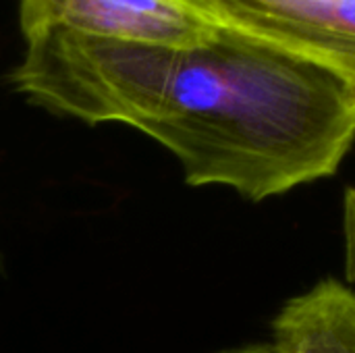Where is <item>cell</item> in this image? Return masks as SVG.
Listing matches in <instances>:
<instances>
[{
  "mask_svg": "<svg viewBox=\"0 0 355 353\" xmlns=\"http://www.w3.org/2000/svg\"><path fill=\"white\" fill-rule=\"evenodd\" d=\"M23 40L67 31L96 40L187 48L220 29L183 0H19Z\"/></svg>",
  "mask_w": 355,
  "mask_h": 353,
  "instance_id": "3957f363",
  "label": "cell"
},
{
  "mask_svg": "<svg viewBox=\"0 0 355 353\" xmlns=\"http://www.w3.org/2000/svg\"><path fill=\"white\" fill-rule=\"evenodd\" d=\"M223 31L312 62L355 92V0H183Z\"/></svg>",
  "mask_w": 355,
  "mask_h": 353,
  "instance_id": "7a4b0ae2",
  "label": "cell"
},
{
  "mask_svg": "<svg viewBox=\"0 0 355 353\" xmlns=\"http://www.w3.org/2000/svg\"><path fill=\"white\" fill-rule=\"evenodd\" d=\"M225 353H279L275 350L272 343H256V345H248V347H241V350H233V352Z\"/></svg>",
  "mask_w": 355,
  "mask_h": 353,
  "instance_id": "8992f818",
  "label": "cell"
},
{
  "mask_svg": "<svg viewBox=\"0 0 355 353\" xmlns=\"http://www.w3.org/2000/svg\"><path fill=\"white\" fill-rule=\"evenodd\" d=\"M279 353H355V289L324 279L289 300L272 320Z\"/></svg>",
  "mask_w": 355,
  "mask_h": 353,
  "instance_id": "277c9868",
  "label": "cell"
},
{
  "mask_svg": "<svg viewBox=\"0 0 355 353\" xmlns=\"http://www.w3.org/2000/svg\"><path fill=\"white\" fill-rule=\"evenodd\" d=\"M343 250H345V279L355 285V187L343 198Z\"/></svg>",
  "mask_w": 355,
  "mask_h": 353,
  "instance_id": "5b68a950",
  "label": "cell"
},
{
  "mask_svg": "<svg viewBox=\"0 0 355 353\" xmlns=\"http://www.w3.org/2000/svg\"><path fill=\"white\" fill-rule=\"evenodd\" d=\"M10 81L54 114L133 127L177 158L187 185L252 202L335 175L355 141L347 83L223 29L187 48L46 31L25 37Z\"/></svg>",
  "mask_w": 355,
  "mask_h": 353,
  "instance_id": "6da1fadb",
  "label": "cell"
}]
</instances>
